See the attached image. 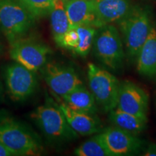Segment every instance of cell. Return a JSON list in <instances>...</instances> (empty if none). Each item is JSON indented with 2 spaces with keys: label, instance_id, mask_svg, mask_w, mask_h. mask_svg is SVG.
Segmentation results:
<instances>
[{
  "label": "cell",
  "instance_id": "cell-1",
  "mask_svg": "<svg viewBox=\"0 0 156 156\" xmlns=\"http://www.w3.org/2000/svg\"><path fill=\"white\" fill-rule=\"evenodd\" d=\"M0 142L12 155H39L43 151L38 135L5 111H0Z\"/></svg>",
  "mask_w": 156,
  "mask_h": 156
},
{
  "label": "cell",
  "instance_id": "cell-2",
  "mask_svg": "<svg viewBox=\"0 0 156 156\" xmlns=\"http://www.w3.org/2000/svg\"><path fill=\"white\" fill-rule=\"evenodd\" d=\"M31 118L51 142L64 143L77 140L79 136L69 126L59 106L52 100L37 107L31 114Z\"/></svg>",
  "mask_w": 156,
  "mask_h": 156
},
{
  "label": "cell",
  "instance_id": "cell-3",
  "mask_svg": "<svg viewBox=\"0 0 156 156\" xmlns=\"http://www.w3.org/2000/svg\"><path fill=\"white\" fill-rule=\"evenodd\" d=\"M36 20L19 0H0V29L9 44L26 36Z\"/></svg>",
  "mask_w": 156,
  "mask_h": 156
},
{
  "label": "cell",
  "instance_id": "cell-4",
  "mask_svg": "<svg viewBox=\"0 0 156 156\" xmlns=\"http://www.w3.org/2000/svg\"><path fill=\"white\" fill-rule=\"evenodd\" d=\"M119 25L128 55L136 58L153 28L149 14L145 9H131Z\"/></svg>",
  "mask_w": 156,
  "mask_h": 156
},
{
  "label": "cell",
  "instance_id": "cell-5",
  "mask_svg": "<svg viewBox=\"0 0 156 156\" xmlns=\"http://www.w3.org/2000/svg\"><path fill=\"white\" fill-rule=\"evenodd\" d=\"M87 77L90 90L97 105L106 113L116 108L120 86L118 79L93 63L87 65Z\"/></svg>",
  "mask_w": 156,
  "mask_h": 156
},
{
  "label": "cell",
  "instance_id": "cell-6",
  "mask_svg": "<svg viewBox=\"0 0 156 156\" xmlns=\"http://www.w3.org/2000/svg\"><path fill=\"white\" fill-rule=\"evenodd\" d=\"M93 45L95 56L105 66L114 71L122 67L125 54L119 33L114 25L101 27Z\"/></svg>",
  "mask_w": 156,
  "mask_h": 156
},
{
  "label": "cell",
  "instance_id": "cell-7",
  "mask_svg": "<svg viewBox=\"0 0 156 156\" xmlns=\"http://www.w3.org/2000/svg\"><path fill=\"white\" fill-rule=\"evenodd\" d=\"M9 47V56L15 62L33 72L42 69L47 63L51 50L47 45L31 38H21L15 41Z\"/></svg>",
  "mask_w": 156,
  "mask_h": 156
},
{
  "label": "cell",
  "instance_id": "cell-8",
  "mask_svg": "<svg viewBox=\"0 0 156 156\" xmlns=\"http://www.w3.org/2000/svg\"><path fill=\"white\" fill-rule=\"evenodd\" d=\"M34 73L17 62L6 66V85L13 101H23L35 92L38 80Z\"/></svg>",
  "mask_w": 156,
  "mask_h": 156
},
{
  "label": "cell",
  "instance_id": "cell-9",
  "mask_svg": "<svg viewBox=\"0 0 156 156\" xmlns=\"http://www.w3.org/2000/svg\"><path fill=\"white\" fill-rule=\"evenodd\" d=\"M44 79L54 95L62 98L83 85L73 68L56 62H48L42 68Z\"/></svg>",
  "mask_w": 156,
  "mask_h": 156
},
{
  "label": "cell",
  "instance_id": "cell-10",
  "mask_svg": "<svg viewBox=\"0 0 156 156\" xmlns=\"http://www.w3.org/2000/svg\"><path fill=\"white\" fill-rule=\"evenodd\" d=\"M110 156L129 155L142 147L144 140L117 126L105 129L97 134Z\"/></svg>",
  "mask_w": 156,
  "mask_h": 156
},
{
  "label": "cell",
  "instance_id": "cell-11",
  "mask_svg": "<svg viewBox=\"0 0 156 156\" xmlns=\"http://www.w3.org/2000/svg\"><path fill=\"white\" fill-rule=\"evenodd\" d=\"M148 105L149 96L145 90L130 81L120 83L116 108L147 119Z\"/></svg>",
  "mask_w": 156,
  "mask_h": 156
},
{
  "label": "cell",
  "instance_id": "cell-12",
  "mask_svg": "<svg viewBox=\"0 0 156 156\" xmlns=\"http://www.w3.org/2000/svg\"><path fill=\"white\" fill-rule=\"evenodd\" d=\"M70 28L90 25L101 28L95 11V0H71L65 3Z\"/></svg>",
  "mask_w": 156,
  "mask_h": 156
},
{
  "label": "cell",
  "instance_id": "cell-13",
  "mask_svg": "<svg viewBox=\"0 0 156 156\" xmlns=\"http://www.w3.org/2000/svg\"><path fill=\"white\" fill-rule=\"evenodd\" d=\"M64 113L69 126L79 135L88 136L98 133L101 129V123L95 115L77 112L70 108L64 101L58 105Z\"/></svg>",
  "mask_w": 156,
  "mask_h": 156
},
{
  "label": "cell",
  "instance_id": "cell-14",
  "mask_svg": "<svg viewBox=\"0 0 156 156\" xmlns=\"http://www.w3.org/2000/svg\"><path fill=\"white\" fill-rule=\"evenodd\" d=\"M130 9L128 0H95V11L101 27L120 21Z\"/></svg>",
  "mask_w": 156,
  "mask_h": 156
},
{
  "label": "cell",
  "instance_id": "cell-15",
  "mask_svg": "<svg viewBox=\"0 0 156 156\" xmlns=\"http://www.w3.org/2000/svg\"><path fill=\"white\" fill-rule=\"evenodd\" d=\"M136 70L144 77L156 78V28L154 27L136 56Z\"/></svg>",
  "mask_w": 156,
  "mask_h": 156
},
{
  "label": "cell",
  "instance_id": "cell-16",
  "mask_svg": "<svg viewBox=\"0 0 156 156\" xmlns=\"http://www.w3.org/2000/svg\"><path fill=\"white\" fill-rule=\"evenodd\" d=\"M61 98L67 106L77 112L92 115H95L98 112L94 96L84 85L77 87Z\"/></svg>",
  "mask_w": 156,
  "mask_h": 156
},
{
  "label": "cell",
  "instance_id": "cell-17",
  "mask_svg": "<svg viewBox=\"0 0 156 156\" xmlns=\"http://www.w3.org/2000/svg\"><path fill=\"white\" fill-rule=\"evenodd\" d=\"M108 113L109 120L114 126L134 135L140 134L147 127V119L123 112L116 107Z\"/></svg>",
  "mask_w": 156,
  "mask_h": 156
},
{
  "label": "cell",
  "instance_id": "cell-18",
  "mask_svg": "<svg viewBox=\"0 0 156 156\" xmlns=\"http://www.w3.org/2000/svg\"><path fill=\"white\" fill-rule=\"evenodd\" d=\"M52 34L56 44L58 45L62 37L69 30L70 24L66 12L65 2L62 0H54L50 13Z\"/></svg>",
  "mask_w": 156,
  "mask_h": 156
},
{
  "label": "cell",
  "instance_id": "cell-19",
  "mask_svg": "<svg viewBox=\"0 0 156 156\" xmlns=\"http://www.w3.org/2000/svg\"><path fill=\"white\" fill-rule=\"evenodd\" d=\"M77 31L79 42L77 47L74 51L77 55L85 57L89 54L94 42L96 35L95 28L90 25H80L76 27Z\"/></svg>",
  "mask_w": 156,
  "mask_h": 156
},
{
  "label": "cell",
  "instance_id": "cell-20",
  "mask_svg": "<svg viewBox=\"0 0 156 156\" xmlns=\"http://www.w3.org/2000/svg\"><path fill=\"white\" fill-rule=\"evenodd\" d=\"M74 153L77 156H110L98 135L78 146Z\"/></svg>",
  "mask_w": 156,
  "mask_h": 156
},
{
  "label": "cell",
  "instance_id": "cell-21",
  "mask_svg": "<svg viewBox=\"0 0 156 156\" xmlns=\"http://www.w3.org/2000/svg\"><path fill=\"white\" fill-rule=\"evenodd\" d=\"M36 19L45 17L50 13L54 0H19Z\"/></svg>",
  "mask_w": 156,
  "mask_h": 156
},
{
  "label": "cell",
  "instance_id": "cell-22",
  "mask_svg": "<svg viewBox=\"0 0 156 156\" xmlns=\"http://www.w3.org/2000/svg\"><path fill=\"white\" fill-rule=\"evenodd\" d=\"M79 38L77 31L75 28H70L62 37L61 41L58 46L67 49L75 51L77 47Z\"/></svg>",
  "mask_w": 156,
  "mask_h": 156
},
{
  "label": "cell",
  "instance_id": "cell-23",
  "mask_svg": "<svg viewBox=\"0 0 156 156\" xmlns=\"http://www.w3.org/2000/svg\"><path fill=\"white\" fill-rule=\"evenodd\" d=\"M144 155L146 156H156V145L153 144L150 145Z\"/></svg>",
  "mask_w": 156,
  "mask_h": 156
},
{
  "label": "cell",
  "instance_id": "cell-24",
  "mask_svg": "<svg viewBox=\"0 0 156 156\" xmlns=\"http://www.w3.org/2000/svg\"><path fill=\"white\" fill-rule=\"evenodd\" d=\"M12 153L5 147V145L0 142V156H10Z\"/></svg>",
  "mask_w": 156,
  "mask_h": 156
},
{
  "label": "cell",
  "instance_id": "cell-25",
  "mask_svg": "<svg viewBox=\"0 0 156 156\" xmlns=\"http://www.w3.org/2000/svg\"><path fill=\"white\" fill-rule=\"evenodd\" d=\"M2 93V85L1 81H0V97H1Z\"/></svg>",
  "mask_w": 156,
  "mask_h": 156
},
{
  "label": "cell",
  "instance_id": "cell-26",
  "mask_svg": "<svg viewBox=\"0 0 156 156\" xmlns=\"http://www.w3.org/2000/svg\"><path fill=\"white\" fill-rule=\"evenodd\" d=\"M2 49H3V47H2V45L1 42H0V54H1L2 51Z\"/></svg>",
  "mask_w": 156,
  "mask_h": 156
},
{
  "label": "cell",
  "instance_id": "cell-27",
  "mask_svg": "<svg viewBox=\"0 0 156 156\" xmlns=\"http://www.w3.org/2000/svg\"><path fill=\"white\" fill-rule=\"evenodd\" d=\"M62 1L64 2H65V3H67V2H68L71 1V0H62Z\"/></svg>",
  "mask_w": 156,
  "mask_h": 156
}]
</instances>
